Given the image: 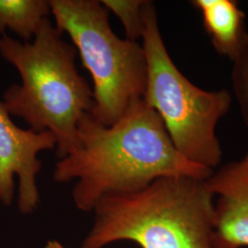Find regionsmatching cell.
Wrapping results in <instances>:
<instances>
[{"label":"cell","mask_w":248,"mask_h":248,"mask_svg":"<svg viewBox=\"0 0 248 248\" xmlns=\"http://www.w3.org/2000/svg\"><path fill=\"white\" fill-rule=\"evenodd\" d=\"M45 248H65L63 245H62L60 242L56 240H50L47 242Z\"/></svg>","instance_id":"7c38bea8"},{"label":"cell","mask_w":248,"mask_h":248,"mask_svg":"<svg viewBox=\"0 0 248 248\" xmlns=\"http://www.w3.org/2000/svg\"><path fill=\"white\" fill-rule=\"evenodd\" d=\"M4 102L0 100V202L12 204L14 177H18V207L23 214L33 213L40 202L37 176L42 169L41 152L56 148L51 132L36 133L14 124Z\"/></svg>","instance_id":"8992f818"},{"label":"cell","mask_w":248,"mask_h":248,"mask_svg":"<svg viewBox=\"0 0 248 248\" xmlns=\"http://www.w3.org/2000/svg\"><path fill=\"white\" fill-rule=\"evenodd\" d=\"M142 48L147 64L143 99L159 115L177 152L207 169L222 161L217 124L227 115L232 94L226 89H200L179 71L169 55L152 1L143 7Z\"/></svg>","instance_id":"277c9868"},{"label":"cell","mask_w":248,"mask_h":248,"mask_svg":"<svg viewBox=\"0 0 248 248\" xmlns=\"http://www.w3.org/2000/svg\"><path fill=\"white\" fill-rule=\"evenodd\" d=\"M101 4L122 21L126 39L137 42L144 31L143 7L145 0H102Z\"/></svg>","instance_id":"30bf717a"},{"label":"cell","mask_w":248,"mask_h":248,"mask_svg":"<svg viewBox=\"0 0 248 248\" xmlns=\"http://www.w3.org/2000/svg\"><path fill=\"white\" fill-rule=\"evenodd\" d=\"M191 5L202 15L204 30L214 49L231 61L248 40L246 14L234 0H193Z\"/></svg>","instance_id":"ba28073f"},{"label":"cell","mask_w":248,"mask_h":248,"mask_svg":"<svg viewBox=\"0 0 248 248\" xmlns=\"http://www.w3.org/2000/svg\"><path fill=\"white\" fill-rule=\"evenodd\" d=\"M206 182L214 196L213 248H248V152Z\"/></svg>","instance_id":"52a82bcc"},{"label":"cell","mask_w":248,"mask_h":248,"mask_svg":"<svg viewBox=\"0 0 248 248\" xmlns=\"http://www.w3.org/2000/svg\"><path fill=\"white\" fill-rule=\"evenodd\" d=\"M55 26L71 38L93 79L90 113L111 126L135 100L143 98L147 64L142 45L121 39L109 24V11L98 0H49Z\"/></svg>","instance_id":"5b68a950"},{"label":"cell","mask_w":248,"mask_h":248,"mask_svg":"<svg viewBox=\"0 0 248 248\" xmlns=\"http://www.w3.org/2000/svg\"><path fill=\"white\" fill-rule=\"evenodd\" d=\"M0 55L21 78V84L11 85L3 96L9 114L36 133H53L62 159L77 146L79 121L94 107L93 89L76 66V47L46 18L32 42L2 36Z\"/></svg>","instance_id":"7a4b0ae2"},{"label":"cell","mask_w":248,"mask_h":248,"mask_svg":"<svg viewBox=\"0 0 248 248\" xmlns=\"http://www.w3.org/2000/svg\"><path fill=\"white\" fill-rule=\"evenodd\" d=\"M231 80L240 113L248 127V40L233 58Z\"/></svg>","instance_id":"8fae6325"},{"label":"cell","mask_w":248,"mask_h":248,"mask_svg":"<svg viewBox=\"0 0 248 248\" xmlns=\"http://www.w3.org/2000/svg\"><path fill=\"white\" fill-rule=\"evenodd\" d=\"M213 172L177 152L157 112L141 98L111 126L99 123L90 112L83 116L78 144L56 162L53 179L76 181L74 203L89 213L104 197L141 190L160 177L207 179Z\"/></svg>","instance_id":"6da1fadb"},{"label":"cell","mask_w":248,"mask_h":248,"mask_svg":"<svg viewBox=\"0 0 248 248\" xmlns=\"http://www.w3.org/2000/svg\"><path fill=\"white\" fill-rule=\"evenodd\" d=\"M50 13L49 0H0V38L10 30L30 42Z\"/></svg>","instance_id":"9c48e42d"},{"label":"cell","mask_w":248,"mask_h":248,"mask_svg":"<svg viewBox=\"0 0 248 248\" xmlns=\"http://www.w3.org/2000/svg\"><path fill=\"white\" fill-rule=\"evenodd\" d=\"M93 213L82 248L121 241L141 248H213L214 196L206 179L160 177L141 190L104 197Z\"/></svg>","instance_id":"3957f363"}]
</instances>
